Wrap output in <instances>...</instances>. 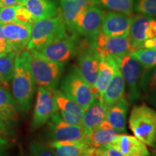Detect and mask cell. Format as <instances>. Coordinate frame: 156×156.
<instances>
[{
	"instance_id": "6da1fadb",
	"label": "cell",
	"mask_w": 156,
	"mask_h": 156,
	"mask_svg": "<svg viewBox=\"0 0 156 156\" xmlns=\"http://www.w3.org/2000/svg\"><path fill=\"white\" fill-rule=\"evenodd\" d=\"M30 51L25 49L16 53L12 79V97L17 108L24 113L30 110L36 85L30 71Z\"/></svg>"
},
{
	"instance_id": "7a4b0ae2",
	"label": "cell",
	"mask_w": 156,
	"mask_h": 156,
	"mask_svg": "<svg viewBox=\"0 0 156 156\" xmlns=\"http://www.w3.org/2000/svg\"><path fill=\"white\" fill-rule=\"evenodd\" d=\"M67 36V28L59 15L36 21L31 25L30 38L26 49L36 50Z\"/></svg>"
},
{
	"instance_id": "3957f363",
	"label": "cell",
	"mask_w": 156,
	"mask_h": 156,
	"mask_svg": "<svg viewBox=\"0 0 156 156\" xmlns=\"http://www.w3.org/2000/svg\"><path fill=\"white\" fill-rule=\"evenodd\" d=\"M30 67L36 85L52 90L56 89L64 71V63L51 61L30 50Z\"/></svg>"
},
{
	"instance_id": "277c9868",
	"label": "cell",
	"mask_w": 156,
	"mask_h": 156,
	"mask_svg": "<svg viewBox=\"0 0 156 156\" xmlns=\"http://www.w3.org/2000/svg\"><path fill=\"white\" fill-rule=\"evenodd\" d=\"M129 125L134 136L151 147L156 137V111L147 105L134 106L130 113Z\"/></svg>"
},
{
	"instance_id": "5b68a950",
	"label": "cell",
	"mask_w": 156,
	"mask_h": 156,
	"mask_svg": "<svg viewBox=\"0 0 156 156\" xmlns=\"http://www.w3.org/2000/svg\"><path fill=\"white\" fill-rule=\"evenodd\" d=\"M60 90L75 101L84 110L88 108L95 99L92 88L85 82L75 66L62 80Z\"/></svg>"
},
{
	"instance_id": "8992f818",
	"label": "cell",
	"mask_w": 156,
	"mask_h": 156,
	"mask_svg": "<svg viewBox=\"0 0 156 156\" xmlns=\"http://www.w3.org/2000/svg\"><path fill=\"white\" fill-rule=\"evenodd\" d=\"M114 56L124 77L128 90V97L132 103L138 102L141 98L140 81L144 68L136 58L130 54Z\"/></svg>"
},
{
	"instance_id": "52a82bcc",
	"label": "cell",
	"mask_w": 156,
	"mask_h": 156,
	"mask_svg": "<svg viewBox=\"0 0 156 156\" xmlns=\"http://www.w3.org/2000/svg\"><path fill=\"white\" fill-rule=\"evenodd\" d=\"M77 34H73L34 50L51 61L65 63L77 55L80 41Z\"/></svg>"
},
{
	"instance_id": "ba28073f",
	"label": "cell",
	"mask_w": 156,
	"mask_h": 156,
	"mask_svg": "<svg viewBox=\"0 0 156 156\" xmlns=\"http://www.w3.org/2000/svg\"><path fill=\"white\" fill-rule=\"evenodd\" d=\"M77 55V62L75 67L85 82L93 89L96 83L98 74L100 56L93 48L92 43L87 39L80 41Z\"/></svg>"
},
{
	"instance_id": "9c48e42d",
	"label": "cell",
	"mask_w": 156,
	"mask_h": 156,
	"mask_svg": "<svg viewBox=\"0 0 156 156\" xmlns=\"http://www.w3.org/2000/svg\"><path fill=\"white\" fill-rule=\"evenodd\" d=\"M54 91L45 87H38L36 106L30 125L31 131H35L44 126L58 112Z\"/></svg>"
},
{
	"instance_id": "30bf717a",
	"label": "cell",
	"mask_w": 156,
	"mask_h": 156,
	"mask_svg": "<svg viewBox=\"0 0 156 156\" xmlns=\"http://www.w3.org/2000/svg\"><path fill=\"white\" fill-rule=\"evenodd\" d=\"M91 43L93 48L101 58L108 56H121L130 54L135 51L128 36L110 37L100 32Z\"/></svg>"
},
{
	"instance_id": "8fae6325",
	"label": "cell",
	"mask_w": 156,
	"mask_h": 156,
	"mask_svg": "<svg viewBox=\"0 0 156 156\" xmlns=\"http://www.w3.org/2000/svg\"><path fill=\"white\" fill-rule=\"evenodd\" d=\"M48 128L49 136L52 140L51 141L84 142L87 144V134L83 126L82 125H71L64 122L58 112L51 118Z\"/></svg>"
},
{
	"instance_id": "7c38bea8",
	"label": "cell",
	"mask_w": 156,
	"mask_h": 156,
	"mask_svg": "<svg viewBox=\"0 0 156 156\" xmlns=\"http://www.w3.org/2000/svg\"><path fill=\"white\" fill-rule=\"evenodd\" d=\"M103 11L98 6L90 7L78 17L75 23V34L93 41L101 32Z\"/></svg>"
},
{
	"instance_id": "4fadbf2b",
	"label": "cell",
	"mask_w": 156,
	"mask_h": 156,
	"mask_svg": "<svg viewBox=\"0 0 156 156\" xmlns=\"http://www.w3.org/2000/svg\"><path fill=\"white\" fill-rule=\"evenodd\" d=\"M156 37V20L151 17L138 14L133 17L128 38L134 50L142 48L147 39Z\"/></svg>"
},
{
	"instance_id": "5bb4252c",
	"label": "cell",
	"mask_w": 156,
	"mask_h": 156,
	"mask_svg": "<svg viewBox=\"0 0 156 156\" xmlns=\"http://www.w3.org/2000/svg\"><path fill=\"white\" fill-rule=\"evenodd\" d=\"M31 25L17 22L3 25V34L10 52H18L27 48L30 38Z\"/></svg>"
},
{
	"instance_id": "9a60e30c",
	"label": "cell",
	"mask_w": 156,
	"mask_h": 156,
	"mask_svg": "<svg viewBox=\"0 0 156 156\" xmlns=\"http://www.w3.org/2000/svg\"><path fill=\"white\" fill-rule=\"evenodd\" d=\"M99 5V0H61L58 15L67 30L75 34V23L78 17L87 9Z\"/></svg>"
},
{
	"instance_id": "2e32d148",
	"label": "cell",
	"mask_w": 156,
	"mask_h": 156,
	"mask_svg": "<svg viewBox=\"0 0 156 156\" xmlns=\"http://www.w3.org/2000/svg\"><path fill=\"white\" fill-rule=\"evenodd\" d=\"M133 17L109 11L103 12L101 32L110 37L128 36Z\"/></svg>"
},
{
	"instance_id": "e0dca14e",
	"label": "cell",
	"mask_w": 156,
	"mask_h": 156,
	"mask_svg": "<svg viewBox=\"0 0 156 156\" xmlns=\"http://www.w3.org/2000/svg\"><path fill=\"white\" fill-rule=\"evenodd\" d=\"M54 94L57 111L62 119L71 125H82L85 110L59 90H54Z\"/></svg>"
},
{
	"instance_id": "ac0fdd59",
	"label": "cell",
	"mask_w": 156,
	"mask_h": 156,
	"mask_svg": "<svg viewBox=\"0 0 156 156\" xmlns=\"http://www.w3.org/2000/svg\"><path fill=\"white\" fill-rule=\"evenodd\" d=\"M119 151L124 156H149L145 144L134 136L119 134L110 145Z\"/></svg>"
},
{
	"instance_id": "d6986e66",
	"label": "cell",
	"mask_w": 156,
	"mask_h": 156,
	"mask_svg": "<svg viewBox=\"0 0 156 156\" xmlns=\"http://www.w3.org/2000/svg\"><path fill=\"white\" fill-rule=\"evenodd\" d=\"M117 63L114 56L101 58L96 83L92 90L95 98L102 99L103 93L114 75Z\"/></svg>"
},
{
	"instance_id": "ffe728a7",
	"label": "cell",
	"mask_w": 156,
	"mask_h": 156,
	"mask_svg": "<svg viewBox=\"0 0 156 156\" xmlns=\"http://www.w3.org/2000/svg\"><path fill=\"white\" fill-rule=\"evenodd\" d=\"M19 5L24 6L28 9L34 23L54 17L59 13V8L51 0H20Z\"/></svg>"
},
{
	"instance_id": "44dd1931",
	"label": "cell",
	"mask_w": 156,
	"mask_h": 156,
	"mask_svg": "<svg viewBox=\"0 0 156 156\" xmlns=\"http://www.w3.org/2000/svg\"><path fill=\"white\" fill-rule=\"evenodd\" d=\"M129 106V101L124 96L107 109L105 122L120 134L126 132Z\"/></svg>"
},
{
	"instance_id": "7402d4cb",
	"label": "cell",
	"mask_w": 156,
	"mask_h": 156,
	"mask_svg": "<svg viewBox=\"0 0 156 156\" xmlns=\"http://www.w3.org/2000/svg\"><path fill=\"white\" fill-rule=\"evenodd\" d=\"M107 108L101 98H95L88 108L85 109L82 120V126L88 134L106 119Z\"/></svg>"
},
{
	"instance_id": "603a6c76",
	"label": "cell",
	"mask_w": 156,
	"mask_h": 156,
	"mask_svg": "<svg viewBox=\"0 0 156 156\" xmlns=\"http://www.w3.org/2000/svg\"><path fill=\"white\" fill-rule=\"evenodd\" d=\"M125 82L117 64L112 80L106 87L102 98L103 102L107 109L125 96Z\"/></svg>"
},
{
	"instance_id": "cb8c5ba5",
	"label": "cell",
	"mask_w": 156,
	"mask_h": 156,
	"mask_svg": "<svg viewBox=\"0 0 156 156\" xmlns=\"http://www.w3.org/2000/svg\"><path fill=\"white\" fill-rule=\"evenodd\" d=\"M119 134L104 120L87 134L86 142L90 147L101 148L110 145Z\"/></svg>"
},
{
	"instance_id": "d4e9b609",
	"label": "cell",
	"mask_w": 156,
	"mask_h": 156,
	"mask_svg": "<svg viewBox=\"0 0 156 156\" xmlns=\"http://www.w3.org/2000/svg\"><path fill=\"white\" fill-rule=\"evenodd\" d=\"M18 108L9 90L0 87V120L7 125L16 124Z\"/></svg>"
},
{
	"instance_id": "484cf974",
	"label": "cell",
	"mask_w": 156,
	"mask_h": 156,
	"mask_svg": "<svg viewBox=\"0 0 156 156\" xmlns=\"http://www.w3.org/2000/svg\"><path fill=\"white\" fill-rule=\"evenodd\" d=\"M48 145L56 156H83L90 147L84 142L51 141Z\"/></svg>"
},
{
	"instance_id": "4316f807",
	"label": "cell",
	"mask_w": 156,
	"mask_h": 156,
	"mask_svg": "<svg viewBox=\"0 0 156 156\" xmlns=\"http://www.w3.org/2000/svg\"><path fill=\"white\" fill-rule=\"evenodd\" d=\"M141 95L156 108V67L145 69L140 81Z\"/></svg>"
},
{
	"instance_id": "83f0119b",
	"label": "cell",
	"mask_w": 156,
	"mask_h": 156,
	"mask_svg": "<svg viewBox=\"0 0 156 156\" xmlns=\"http://www.w3.org/2000/svg\"><path fill=\"white\" fill-rule=\"evenodd\" d=\"M15 52L0 55V87L9 90L14 73Z\"/></svg>"
},
{
	"instance_id": "f1b7e54d",
	"label": "cell",
	"mask_w": 156,
	"mask_h": 156,
	"mask_svg": "<svg viewBox=\"0 0 156 156\" xmlns=\"http://www.w3.org/2000/svg\"><path fill=\"white\" fill-rule=\"evenodd\" d=\"M99 3L110 11L132 15L134 0H99Z\"/></svg>"
},
{
	"instance_id": "f546056e",
	"label": "cell",
	"mask_w": 156,
	"mask_h": 156,
	"mask_svg": "<svg viewBox=\"0 0 156 156\" xmlns=\"http://www.w3.org/2000/svg\"><path fill=\"white\" fill-rule=\"evenodd\" d=\"M130 55L136 58L145 69H151L156 67V51L150 48H139Z\"/></svg>"
},
{
	"instance_id": "4dcf8cb0",
	"label": "cell",
	"mask_w": 156,
	"mask_h": 156,
	"mask_svg": "<svg viewBox=\"0 0 156 156\" xmlns=\"http://www.w3.org/2000/svg\"><path fill=\"white\" fill-rule=\"evenodd\" d=\"M135 10L140 14L156 19V0H138Z\"/></svg>"
},
{
	"instance_id": "1f68e13d",
	"label": "cell",
	"mask_w": 156,
	"mask_h": 156,
	"mask_svg": "<svg viewBox=\"0 0 156 156\" xmlns=\"http://www.w3.org/2000/svg\"><path fill=\"white\" fill-rule=\"evenodd\" d=\"M29 156H56L48 145L40 142H33L29 148Z\"/></svg>"
},
{
	"instance_id": "d6a6232c",
	"label": "cell",
	"mask_w": 156,
	"mask_h": 156,
	"mask_svg": "<svg viewBox=\"0 0 156 156\" xmlns=\"http://www.w3.org/2000/svg\"><path fill=\"white\" fill-rule=\"evenodd\" d=\"M15 22L32 25L34 20L31 13L26 7L23 5H17L15 13Z\"/></svg>"
},
{
	"instance_id": "836d02e7",
	"label": "cell",
	"mask_w": 156,
	"mask_h": 156,
	"mask_svg": "<svg viewBox=\"0 0 156 156\" xmlns=\"http://www.w3.org/2000/svg\"><path fill=\"white\" fill-rule=\"evenodd\" d=\"M17 6L0 8V23L2 25L15 22Z\"/></svg>"
},
{
	"instance_id": "e575fe53",
	"label": "cell",
	"mask_w": 156,
	"mask_h": 156,
	"mask_svg": "<svg viewBox=\"0 0 156 156\" xmlns=\"http://www.w3.org/2000/svg\"><path fill=\"white\" fill-rule=\"evenodd\" d=\"M2 28L3 25L0 23V55H3V54L10 52L9 50L7 41L4 36Z\"/></svg>"
},
{
	"instance_id": "d590c367",
	"label": "cell",
	"mask_w": 156,
	"mask_h": 156,
	"mask_svg": "<svg viewBox=\"0 0 156 156\" xmlns=\"http://www.w3.org/2000/svg\"><path fill=\"white\" fill-rule=\"evenodd\" d=\"M13 135V132L11 126L7 125L0 120V136L2 137H9Z\"/></svg>"
},
{
	"instance_id": "8d00e7d4",
	"label": "cell",
	"mask_w": 156,
	"mask_h": 156,
	"mask_svg": "<svg viewBox=\"0 0 156 156\" xmlns=\"http://www.w3.org/2000/svg\"><path fill=\"white\" fill-rule=\"evenodd\" d=\"M101 149L103 150L106 156H124L119 151L110 145L105 146V147H101Z\"/></svg>"
},
{
	"instance_id": "74e56055",
	"label": "cell",
	"mask_w": 156,
	"mask_h": 156,
	"mask_svg": "<svg viewBox=\"0 0 156 156\" xmlns=\"http://www.w3.org/2000/svg\"><path fill=\"white\" fill-rule=\"evenodd\" d=\"M9 147V142L5 137L0 136V156H6Z\"/></svg>"
},
{
	"instance_id": "f35d334b",
	"label": "cell",
	"mask_w": 156,
	"mask_h": 156,
	"mask_svg": "<svg viewBox=\"0 0 156 156\" xmlns=\"http://www.w3.org/2000/svg\"><path fill=\"white\" fill-rule=\"evenodd\" d=\"M83 156H106L101 148L90 147Z\"/></svg>"
},
{
	"instance_id": "ab89813d",
	"label": "cell",
	"mask_w": 156,
	"mask_h": 156,
	"mask_svg": "<svg viewBox=\"0 0 156 156\" xmlns=\"http://www.w3.org/2000/svg\"><path fill=\"white\" fill-rule=\"evenodd\" d=\"M142 48H150V49H153L156 51V37L146 40L143 43Z\"/></svg>"
},
{
	"instance_id": "60d3db41",
	"label": "cell",
	"mask_w": 156,
	"mask_h": 156,
	"mask_svg": "<svg viewBox=\"0 0 156 156\" xmlns=\"http://www.w3.org/2000/svg\"><path fill=\"white\" fill-rule=\"evenodd\" d=\"M20 0H0V8L19 5Z\"/></svg>"
},
{
	"instance_id": "b9f144b4",
	"label": "cell",
	"mask_w": 156,
	"mask_h": 156,
	"mask_svg": "<svg viewBox=\"0 0 156 156\" xmlns=\"http://www.w3.org/2000/svg\"><path fill=\"white\" fill-rule=\"evenodd\" d=\"M153 147H155L156 149V137H155V142H154V145H153Z\"/></svg>"
}]
</instances>
